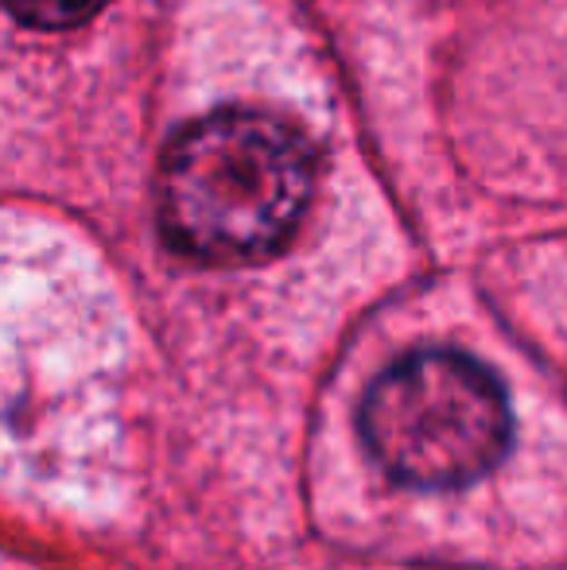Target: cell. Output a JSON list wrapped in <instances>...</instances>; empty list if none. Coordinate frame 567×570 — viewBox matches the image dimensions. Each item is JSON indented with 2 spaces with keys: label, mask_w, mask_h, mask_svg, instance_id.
Here are the masks:
<instances>
[{
  "label": "cell",
  "mask_w": 567,
  "mask_h": 570,
  "mask_svg": "<svg viewBox=\"0 0 567 570\" xmlns=\"http://www.w3.org/2000/svg\"><path fill=\"white\" fill-rule=\"evenodd\" d=\"M315 187L303 132L257 109H218L172 140L159 164V229L203 264H253L281 253Z\"/></svg>",
  "instance_id": "obj_1"
},
{
  "label": "cell",
  "mask_w": 567,
  "mask_h": 570,
  "mask_svg": "<svg viewBox=\"0 0 567 570\" xmlns=\"http://www.w3.org/2000/svg\"><path fill=\"white\" fill-rule=\"evenodd\" d=\"M362 431L397 481L454 489L501 462L514 420L490 368L454 350H420L373 381Z\"/></svg>",
  "instance_id": "obj_2"
},
{
  "label": "cell",
  "mask_w": 567,
  "mask_h": 570,
  "mask_svg": "<svg viewBox=\"0 0 567 570\" xmlns=\"http://www.w3.org/2000/svg\"><path fill=\"white\" fill-rule=\"evenodd\" d=\"M0 4L31 28H78L98 16L109 0H0Z\"/></svg>",
  "instance_id": "obj_3"
}]
</instances>
